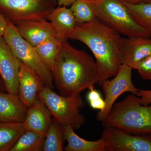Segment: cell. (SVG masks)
<instances>
[{
	"label": "cell",
	"mask_w": 151,
	"mask_h": 151,
	"mask_svg": "<svg viewBox=\"0 0 151 151\" xmlns=\"http://www.w3.org/2000/svg\"><path fill=\"white\" fill-rule=\"evenodd\" d=\"M136 95L139 97L141 105H148L151 104V90L138 89Z\"/></svg>",
	"instance_id": "d4e9b609"
},
{
	"label": "cell",
	"mask_w": 151,
	"mask_h": 151,
	"mask_svg": "<svg viewBox=\"0 0 151 151\" xmlns=\"http://www.w3.org/2000/svg\"><path fill=\"white\" fill-rule=\"evenodd\" d=\"M27 108L18 95L0 91V122L23 123Z\"/></svg>",
	"instance_id": "9a60e30c"
},
{
	"label": "cell",
	"mask_w": 151,
	"mask_h": 151,
	"mask_svg": "<svg viewBox=\"0 0 151 151\" xmlns=\"http://www.w3.org/2000/svg\"><path fill=\"white\" fill-rule=\"evenodd\" d=\"M15 25L20 35L34 47L50 39L57 37L54 28L46 20L21 22Z\"/></svg>",
	"instance_id": "7c38bea8"
},
{
	"label": "cell",
	"mask_w": 151,
	"mask_h": 151,
	"mask_svg": "<svg viewBox=\"0 0 151 151\" xmlns=\"http://www.w3.org/2000/svg\"><path fill=\"white\" fill-rule=\"evenodd\" d=\"M45 136L27 130L17 140L10 151H39L43 150Z\"/></svg>",
	"instance_id": "ffe728a7"
},
{
	"label": "cell",
	"mask_w": 151,
	"mask_h": 151,
	"mask_svg": "<svg viewBox=\"0 0 151 151\" xmlns=\"http://www.w3.org/2000/svg\"><path fill=\"white\" fill-rule=\"evenodd\" d=\"M54 28L57 38L61 41H67L75 28L77 23L70 8L59 6L54 9L47 17Z\"/></svg>",
	"instance_id": "2e32d148"
},
{
	"label": "cell",
	"mask_w": 151,
	"mask_h": 151,
	"mask_svg": "<svg viewBox=\"0 0 151 151\" xmlns=\"http://www.w3.org/2000/svg\"><path fill=\"white\" fill-rule=\"evenodd\" d=\"M64 127V136L68 145L64 147L65 151H108L105 141L100 138L98 140H86L79 137L70 126Z\"/></svg>",
	"instance_id": "e0dca14e"
},
{
	"label": "cell",
	"mask_w": 151,
	"mask_h": 151,
	"mask_svg": "<svg viewBox=\"0 0 151 151\" xmlns=\"http://www.w3.org/2000/svg\"><path fill=\"white\" fill-rule=\"evenodd\" d=\"M61 42L58 38H52L35 47L38 54L51 72Z\"/></svg>",
	"instance_id": "7402d4cb"
},
{
	"label": "cell",
	"mask_w": 151,
	"mask_h": 151,
	"mask_svg": "<svg viewBox=\"0 0 151 151\" xmlns=\"http://www.w3.org/2000/svg\"><path fill=\"white\" fill-rule=\"evenodd\" d=\"M133 68L128 65L122 64L115 77L112 80H105L102 83L105 95V108L98 112V121L103 122L110 113L113 105L118 97L123 93L130 92L136 95L138 91L132 80Z\"/></svg>",
	"instance_id": "ba28073f"
},
{
	"label": "cell",
	"mask_w": 151,
	"mask_h": 151,
	"mask_svg": "<svg viewBox=\"0 0 151 151\" xmlns=\"http://www.w3.org/2000/svg\"><path fill=\"white\" fill-rule=\"evenodd\" d=\"M52 89L43 86L39 92V97L59 124L64 127L70 126L74 130L79 129L85 121L84 116L80 112V108L85 105L80 95L65 97L57 94Z\"/></svg>",
	"instance_id": "8992f818"
},
{
	"label": "cell",
	"mask_w": 151,
	"mask_h": 151,
	"mask_svg": "<svg viewBox=\"0 0 151 151\" xmlns=\"http://www.w3.org/2000/svg\"><path fill=\"white\" fill-rule=\"evenodd\" d=\"M1 78H2V77L1 75H0V89H1V87H2V85H3L2 82L1 81ZM0 91H1V90H0Z\"/></svg>",
	"instance_id": "f546056e"
},
{
	"label": "cell",
	"mask_w": 151,
	"mask_h": 151,
	"mask_svg": "<svg viewBox=\"0 0 151 151\" xmlns=\"http://www.w3.org/2000/svg\"><path fill=\"white\" fill-rule=\"evenodd\" d=\"M54 9L45 5L42 0H0V13L14 24L47 20Z\"/></svg>",
	"instance_id": "52a82bcc"
},
{
	"label": "cell",
	"mask_w": 151,
	"mask_h": 151,
	"mask_svg": "<svg viewBox=\"0 0 151 151\" xmlns=\"http://www.w3.org/2000/svg\"><path fill=\"white\" fill-rule=\"evenodd\" d=\"M89 105L93 109L95 110H99L100 111L103 110L105 107V100H103L102 97L95 100L89 102Z\"/></svg>",
	"instance_id": "484cf974"
},
{
	"label": "cell",
	"mask_w": 151,
	"mask_h": 151,
	"mask_svg": "<svg viewBox=\"0 0 151 151\" xmlns=\"http://www.w3.org/2000/svg\"><path fill=\"white\" fill-rule=\"evenodd\" d=\"M70 9L77 24L90 22L96 18L91 1L76 0L71 5Z\"/></svg>",
	"instance_id": "603a6c76"
},
{
	"label": "cell",
	"mask_w": 151,
	"mask_h": 151,
	"mask_svg": "<svg viewBox=\"0 0 151 151\" xmlns=\"http://www.w3.org/2000/svg\"><path fill=\"white\" fill-rule=\"evenodd\" d=\"M91 1L96 17L120 34L128 37H151L148 32L135 22L127 7L121 0Z\"/></svg>",
	"instance_id": "277c9868"
},
{
	"label": "cell",
	"mask_w": 151,
	"mask_h": 151,
	"mask_svg": "<svg viewBox=\"0 0 151 151\" xmlns=\"http://www.w3.org/2000/svg\"><path fill=\"white\" fill-rule=\"evenodd\" d=\"M102 122L105 128L114 127L132 134H151V105H141L138 96L130 94L114 104Z\"/></svg>",
	"instance_id": "3957f363"
},
{
	"label": "cell",
	"mask_w": 151,
	"mask_h": 151,
	"mask_svg": "<svg viewBox=\"0 0 151 151\" xmlns=\"http://www.w3.org/2000/svg\"><path fill=\"white\" fill-rule=\"evenodd\" d=\"M129 4H135L142 2H151V0H121Z\"/></svg>",
	"instance_id": "f1b7e54d"
},
{
	"label": "cell",
	"mask_w": 151,
	"mask_h": 151,
	"mask_svg": "<svg viewBox=\"0 0 151 151\" xmlns=\"http://www.w3.org/2000/svg\"><path fill=\"white\" fill-rule=\"evenodd\" d=\"M3 37L17 58L38 77L44 86L53 89L51 70L40 58L35 47L20 35L15 25L8 21Z\"/></svg>",
	"instance_id": "5b68a950"
},
{
	"label": "cell",
	"mask_w": 151,
	"mask_h": 151,
	"mask_svg": "<svg viewBox=\"0 0 151 151\" xmlns=\"http://www.w3.org/2000/svg\"><path fill=\"white\" fill-rule=\"evenodd\" d=\"M122 1L135 22L151 36V2L132 4Z\"/></svg>",
	"instance_id": "44dd1931"
},
{
	"label": "cell",
	"mask_w": 151,
	"mask_h": 151,
	"mask_svg": "<svg viewBox=\"0 0 151 151\" xmlns=\"http://www.w3.org/2000/svg\"><path fill=\"white\" fill-rule=\"evenodd\" d=\"M76 0H57L59 6H71Z\"/></svg>",
	"instance_id": "83f0119b"
},
{
	"label": "cell",
	"mask_w": 151,
	"mask_h": 151,
	"mask_svg": "<svg viewBox=\"0 0 151 151\" xmlns=\"http://www.w3.org/2000/svg\"><path fill=\"white\" fill-rule=\"evenodd\" d=\"M27 130L23 123L0 122V151H10Z\"/></svg>",
	"instance_id": "ac0fdd59"
},
{
	"label": "cell",
	"mask_w": 151,
	"mask_h": 151,
	"mask_svg": "<svg viewBox=\"0 0 151 151\" xmlns=\"http://www.w3.org/2000/svg\"><path fill=\"white\" fill-rule=\"evenodd\" d=\"M69 39L81 42L92 52L100 75V86L116 75L122 64L120 34L96 17L90 22L76 25Z\"/></svg>",
	"instance_id": "7a4b0ae2"
},
{
	"label": "cell",
	"mask_w": 151,
	"mask_h": 151,
	"mask_svg": "<svg viewBox=\"0 0 151 151\" xmlns=\"http://www.w3.org/2000/svg\"><path fill=\"white\" fill-rule=\"evenodd\" d=\"M89 1H94V0H89Z\"/></svg>",
	"instance_id": "4dcf8cb0"
},
{
	"label": "cell",
	"mask_w": 151,
	"mask_h": 151,
	"mask_svg": "<svg viewBox=\"0 0 151 151\" xmlns=\"http://www.w3.org/2000/svg\"><path fill=\"white\" fill-rule=\"evenodd\" d=\"M19 64L18 96L28 108L37 99L39 92L44 85L38 77L19 60Z\"/></svg>",
	"instance_id": "4fadbf2b"
},
{
	"label": "cell",
	"mask_w": 151,
	"mask_h": 151,
	"mask_svg": "<svg viewBox=\"0 0 151 151\" xmlns=\"http://www.w3.org/2000/svg\"><path fill=\"white\" fill-rule=\"evenodd\" d=\"M43 150L45 151L63 150L64 127L55 119H52L51 124L45 137Z\"/></svg>",
	"instance_id": "d6986e66"
},
{
	"label": "cell",
	"mask_w": 151,
	"mask_h": 151,
	"mask_svg": "<svg viewBox=\"0 0 151 151\" xmlns=\"http://www.w3.org/2000/svg\"><path fill=\"white\" fill-rule=\"evenodd\" d=\"M101 137L108 151H151V134H132L114 127H106Z\"/></svg>",
	"instance_id": "9c48e42d"
},
{
	"label": "cell",
	"mask_w": 151,
	"mask_h": 151,
	"mask_svg": "<svg viewBox=\"0 0 151 151\" xmlns=\"http://www.w3.org/2000/svg\"><path fill=\"white\" fill-rule=\"evenodd\" d=\"M143 79L151 81V54L138 63L135 69Z\"/></svg>",
	"instance_id": "cb8c5ba5"
},
{
	"label": "cell",
	"mask_w": 151,
	"mask_h": 151,
	"mask_svg": "<svg viewBox=\"0 0 151 151\" xmlns=\"http://www.w3.org/2000/svg\"><path fill=\"white\" fill-rule=\"evenodd\" d=\"M53 82L62 96L74 97L99 84L100 74L96 62L84 51L62 41L53 69Z\"/></svg>",
	"instance_id": "6da1fadb"
},
{
	"label": "cell",
	"mask_w": 151,
	"mask_h": 151,
	"mask_svg": "<svg viewBox=\"0 0 151 151\" xmlns=\"http://www.w3.org/2000/svg\"><path fill=\"white\" fill-rule=\"evenodd\" d=\"M19 60L0 35V75L7 92L17 95H19Z\"/></svg>",
	"instance_id": "30bf717a"
},
{
	"label": "cell",
	"mask_w": 151,
	"mask_h": 151,
	"mask_svg": "<svg viewBox=\"0 0 151 151\" xmlns=\"http://www.w3.org/2000/svg\"><path fill=\"white\" fill-rule=\"evenodd\" d=\"M151 37L122 38L121 46L122 64L135 69L137 64L151 54Z\"/></svg>",
	"instance_id": "8fae6325"
},
{
	"label": "cell",
	"mask_w": 151,
	"mask_h": 151,
	"mask_svg": "<svg viewBox=\"0 0 151 151\" xmlns=\"http://www.w3.org/2000/svg\"><path fill=\"white\" fill-rule=\"evenodd\" d=\"M7 24V20L0 13V35L3 36Z\"/></svg>",
	"instance_id": "4316f807"
},
{
	"label": "cell",
	"mask_w": 151,
	"mask_h": 151,
	"mask_svg": "<svg viewBox=\"0 0 151 151\" xmlns=\"http://www.w3.org/2000/svg\"><path fill=\"white\" fill-rule=\"evenodd\" d=\"M51 116L50 111L38 97L28 108L23 124L27 130L37 132L45 137L51 124Z\"/></svg>",
	"instance_id": "5bb4252c"
}]
</instances>
